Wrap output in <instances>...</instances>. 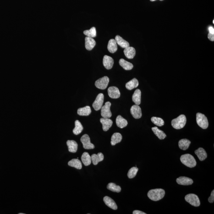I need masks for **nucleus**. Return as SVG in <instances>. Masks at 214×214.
Instances as JSON below:
<instances>
[{"mask_svg": "<svg viewBox=\"0 0 214 214\" xmlns=\"http://www.w3.org/2000/svg\"><path fill=\"white\" fill-rule=\"evenodd\" d=\"M165 195V190L161 188L151 189L148 193V197L154 201H157L161 200L163 198Z\"/></svg>", "mask_w": 214, "mask_h": 214, "instance_id": "f257e3e1", "label": "nucleus"}, {"mask_svg": "<svg viewBox=\"0 0 214 214\" xmlns=\"http://www.w3.org/2000/svg\"><path fill=\"white\" fill-rule=\"evenodd\" d=\"M133 214H146L145 213L139 211V210H135V211H133Z\"/></svg>", "mask_w": 214, "mask_h": 214, "instance_id": "ea45409f", "label": "nucleus"}, {"mask_svg": "<svg viewBox=\"0 0 214 214\" xmlns=\"http://www.w3.org/2000/svg\"><path fill=\"white\" fill-rule=\"evenodd\" d=\"M68 166L71 167H75L78 169H81L82 168V165L81 161L77 159H73L69 161L68 163Z\"/></svg>", "mask_w": 214, "mask_h": 214, "instance_id": "a878e982", "label": "nucleus"}, {"mask_svg": "<svg viewBox=\"0 0 214 214\" xmlns=\"http://www.w3.org/2000/svg\"><path fill=\"white\" fill-rule=\"evenodd\" d=\"M109 96L111 98L117 99L120 96L121 94L119 89L117 87L112 86L110 87L107 90Z\"/></svg>", "mask_w": 214, "mask_h": 214, "instance_id": "9b49d317", "label": "nucleus"}, {"mask_svg": "<svg viewBox=\"0 0 214 214\" xmlns=\"http://www.w3.org/2000/svg\"><path fill=\"white\" fill-rule=\"evenodd\" d=\"M107 49L110 53H114L117 50V44L114 39H111L109 41Z\"/></svg>", "mask_w": 214, "mask_h": 214, "instance_id": "5701e85b", "label": "nucleus"}, {"mask_svg": "<svg viewBox=\"0 0 214 214\" xmlns=\"http://www.w3.org/2000/svg\"><path fill=\"white\" fill-rule=\"evenodd\" d=\"M185 200L190 205L194 207H199L200 205V201L198 197L195 194H188L186 195Z\"/></svg>", "mask_w": 214, "mask_h": 214, "instance_id": "39448f33", "label": "nucleus"}, {"mask_svg": "<svg viewBox=\"0 0 214 214\" xmlns=\"http://www.w3.org/2000/svg\"><path fill=\"white\" fill-rule=\"evenodd\" d=\"M100 122L102 125L103 130L104 131L108 130L113 124V121L109 118L103 117L100 119Z\"/></svg>", "mask_w": 214, "mask_h": 214, "instance_id": "ddd939ff", "label": "nucleus"}, {"mask_svg": "<svg viewBox=\"0 0 214 214\" xmlns=\"http://www.w3.org/2000/svg\"><path fill=\"white\" fill-rule=\"evenodd\" d=\"M151 121L154 124L159 127L163 126L165 123L163 120L160 117H151Z\"/></svg>", "mask_w": 214, "mask_h": 214, "instance_id": "f704fd0d", "label": "nucleus"}, {"mask_svg": "<svg viewBox=\"0 0 214 214\" xmlns=\"http://www.w3.org/2000/svg\"><path fill=\"white\" fill-rule=\"evenodd\" d=\"M104 202L108 207L113 210H117V206L114 200L108 196H105L103 199Z\"/></svg>", "mask_w": 214, "mask_h": 214, "instance_id": "dca6fc26", "label": "nucleus"}, {"mask_svg": "<svg viewBox=\"0 0 214 214\" xmlns=\"http://www.w3.org/2000/svg\"><path fill=\"white\" fill-rule=\"evenodd\" d=\"M191 142L187 139H183L178 142V145L180 148L182 150H186L189 147Z\"/></svg>", "mask_w": 214, "mask_h": 214, "instance_id": "c756f323", "label": "nucleus"}, {"mask_svg": "<svg viewBox=\"0 0 214 214\" xmlns=\"http://www.w3.org/2000/svg\"><path fill=\"white\" fill-rule=\"evenodd\" d=\"M107 188L109 190L115 192L119 193L121 191V188L119 186L116 185L113 183H110L107 186Z\"/></svg>", "mask_w": 214, "mask_h": 214, "instance_id": "72a5a7b5", "label": "nucleus"}, {"mask_svg": "<svg viewBox=\"0 0 214 214\" xmlns=\"http://www.w3.org/2000/svg\"><path fill=\"white\" fill-rule=\"evenodd\" d=\"M81 158L83 163L85 166H89L91 163V157L88 153L84 152L82 155Z\"/></svg>", "mask_w": 214, "mask_h": 214, "instance_id": "2f4dec72", "label": "nucleus"}, {"mask_svg": "<svg viewBox=\"0 0 214 214\" xmlns=\"http://www.w3.org/2000/svg\"><path fill=\"white\" fill-rule=\"evenodd\" d=\"M122 136L120 133H114L111 138V144L112 145H115L116 144L122 141Z\"/></svg>", "mask_w": 214, "mask_h": 214, "instance_id": "b1692460", "label": "nucleus"}, {"mask_svg": "<svg viewBox=\"0 0 214 214\" xmlns=\"http://www.w3.org/2000/svg\"><path fill=\"white\" fill-rule=\"evenodd\" d=\"M84 129L81 123L79 120H76L75 122V128L73 129V134L75 135H78L82 132Z\"/></svg>", "mask_w": 214, "mask_h": 214, "instance_id": "473e14b6", "label": "nucleus"}, {"mask_svg": "<svg viewBox=\"0 0 214 214\" xmlns=\"http://www.w3.org/2000/svg\"><path fill=\"white\" fill-rule=\"evenodd\" d=\"M91 113V108L89 106H86L85 107L79 108L78 110V114L80 116H88Z\"/></svg>", "mask_w": 214, "mask_h": 214, "instance_id": "cd10ccee", "label": "nucleus"}, {"mask_svg": "<svg viewBox=\"0 0 214 214\" xmlns=\"http://www.w3.org/2000/svg\"><path fill=\"white\" fill-rule=\"evenodd\" d=\"M208 38L209 40H210V41H214V34H211V33H209L208 35Z\"/></svg>", "mask_w": 214, "mask_h": 214, "instance_id": "58836bf2", "label": "nucleus"}, {"mask_svg": "<svg viewBox=\"0 0 214 214\" xmlns=\"http://www.w3.org/2000/svg\"><path fill=\"white\" fill-rule=\"evenodd\" d=\"M213 23L214 24V20H213Z\"/></svg>", "mask_w": 214, "mask_h": 214, "instance_id": "c03bdc74", "label": "nucleus"}, {"mask_svg": "<svg viewBox=\"0 0 214 214\" xmlns=\"http://www.w3.org/2000/svg\"><path fill=\"white\" fill-rule=\"evenodd\" d=\"M116 123L117 127L121 128H125L128 125V122L127 120L123 118L120 115L117 117Z\"/></svg>", "mask_w": 214, "mask_h": 214, "instance_id": "6ab92c4d", "label": "nucleus"}, {"mask_svg": "<svg viewBox=\"0 0 214 214\" xmlns=\"http://www.w3.org/2000/svg\"><path fill=\"white\" fill-rule=\"evenodd\" d=\"M186 123V118L184 115H181L171 122V125L176 129H180L184 128Z\"/></svg>", "mask_w": 214, "mask_h": 214, "instance_id": "7ed1b4c3", "label": "nucleus"}, {"mask_svg": "<svg viewBox=\"0 0 214 214\" xmlns=\"http://www.w3.org/2000/svg\"><path fill=\"white\" fill-rule=\"evenodd\" d=\"M111 103L110 101H107L101 108V115L103 118H109L112 116L110 111Z\"/></svg>", "mask_w": 214, "mask_h": 214, "instance_id": "423d86ee", "label": "nucleus"}, {"mask_svg": "<svg viewBox=\"0 0 214 214\" xmlns=\"http://www.w3.org/2000/svg\"><path fill=\"white\" fill-rule=\"evenodd\" d=\"M160 1H163V0H160Z\"/></svg>", "mask_w": 214, "mask_h": 214, "instance_id": "a18cd8bd", "label": "nucleus"}, {"mask_svg": "<svg viewBox=\"0 0 214 214\" xmlns=\"http://www.w3.org/2000/svg\"><path fill=\"white\" fill-rule=\"evenodd\" d=\"M91 160L93 165H97L99 162L102 161L104 159V156L101 152L98 153V154H93L91 156Z\"/></svg>", "mask_w": 214, "mask_h": 214, "instance_id": "412c9836", "label": "nucleus"}, {"mask_svg": "<svg viewBox=\"0 0 214 214\" xmlns=\"http://www.w3.org/2000/svg\"><path fill=\"white\" fill-rule=\"evenodd\" d=\"M103 63L105 68L107 69H112L114 64V60L112 57L107 55L104 56Z\"/></svg>", "mask_w": 214, "mask_h": 214, "instance_id": "f8f14e48", "label": "nucleus"}, {"mask_svg": "<svg viewBox=\"0 0 214 214\" xmlns=\"http://www.w3.org/2000/svg\"><path fill=\"white\" fill-rule=\"evenodd\" d=\"M84 33L85 35L89 37H95L96 36V28L92 27L89 30H85L84 31Z\"/></svg>", "mask_w": 214, "mask_h": 214, "instance_id": "c9c22d12", "label": "nucleus"}, {"mask_svg": "<svg viewBox=\"0 0 214 214\" xmlns=\"http://www.w3.org/2000/svg\"><path fill=\"white\" fill-rule=\"evenodd\" d=\"M209 31L210 33L211 34H214V29L212 26H210L209 28Z\"/></svg>", "mask_w": 214, "mask_h": 214, "instance_id": "a19ab883", "label": "nucleus"}, {"mask_svg": "<svg viewBox=\"0 0 214 214\" xmlns=\"http://www.w3.org/2000/svg\"><path fill=\"white\" fill-rule=\"evenodd\" d=\"M176 181L178 184L184 186L192 185L193 183V180L191 178L185 177H181L177 178Z\"/></svg>", "mask_w": 214, "mask_h": 214, "instance_id": "4468645a", "label": "nucleus"}, {"mask_svg": "<svg viewBox=\"0 0 214 214\" xmlns=\"http://www.w3.org/2000/svg\"><path fill=\"white\" fill-rule=\"evenodd\" d=\"M181 162L183 164L189 168H193L196 166V161L192 155L186 154L181 156Z\"/></svg>", "mask_w": 214, "mask_h": 214, "instance_id": "f03ea898", "label": "nucleus"}, {"mask_svg": "<svg viewBox=\"0 0 214 214\" xmlns=\"http://www.w3.org/2000/svg\"><path fill=\"white\" fill-rule=\"evenodd\" d=\"M130 113L134 118L139 119L142 116L141 109L139 105H134L130 108Z\"/></svg>", "mask_w": 214, "mask_h": 214, "instance_id": "9d476101", "label": "nucleus"}, {"mask_svg": "<svg viewBox=\"0 0 214 214\" xmlns=\"http://www.w3.org/2000/svg\"><path fill=\"white\" fill-rule=\"evenodd\" d=\"M141 91L140 89H137L132 96V100L136 105H139L141 104Z\"/></svg>", "mask_w": 214, "mask_h": 214, "instance_id": "a211bd4d", "label": "nucleus"}, {"mask_svg": "<svg viewBox=\"0 0 214 214\" xmlns=\"http://www.w3.org/2000/svg\"><path fill=\"white\" fill-rule=\"evenodd\" d=\"M195 153L201 161H204L207 157V154L203 148H199L198 150H195Z\"/></svg>", "mask_w": 214, "mask_h": 214, "instance_id": "aec40b11", "label": "nucleus"}, {"mask_svg": "<svg viewBox=\"0 0 214 214\" xmlns=\"http://www.w3.org/2000/svg\"><path fill=\"white\" fill-rule=\"evenodd\" d=\"M109 83V78L107 76H104L100 78L95 82V86L99 89L104 90L107 87Z\"/></svg>", "mask_w": 214, "mask_h": 214, "instance_id": "0eeeda50", "label": "nucleus"}, {"mask_svg": "<svg viewBox=\"0 0 214 214\" xmlns=\"http://www.w3.org/2000/svg\"><path fill=\"white\" fill-rule=\"evenodd\" d=\"M85 48L88 51H91L96 45V43L92 38L86 37L85 39Z\"/></svg>", "mask_w": 214, "mask_h": 214, "instance_id": "2eb2a0df", "label": "nucleus"}, {"mask_svg": "<svg viewBox=\"0 0 214 214\" xmlns=\"http://www.w3.org/2000/svg\"><path fill=\"white\" fill-rule=\"evenodd\" d=\"M150 1L153 2V1H156V0H150Z\"/></svg>", "mask_w": 214, "mask_h": 214, "instance_id": "79ce46f5", "label": "nucleus"}, {"mask_svg": "<svg viewBox=\"0 0 214 214\" xmlns=\"http://www.w3.org/2000/svg\"><path fill=\"white\" fill-rule=\"evenodd\" d=\"M208 201L210 203H213L214 201V190L211 192V195L208 198Z\"/></svg>", "mask_w": 214, "mask_h": 214, "instance_id": "4c0bfd02", "label": "nucleus"}, {"mask_svg": "<svg viewBox=\"0 0 214 214\" xmlns=\"http://www.w3.org/2000/svg\"><path fill=\"white\" fill-rule=\"evenodd\" d=\"M67 145L68 148V150L69 152L75 153L77 152L78 148V144L74 140H68Z\"/></svg>", "mask_w": 214, "mask_h": 214, "instance_id": "4be33fe9", "label": "nucleus"}, {"mask_svg": "<svg viewBox=\"0 0 214 214\" xmlns=\"http://www.w3.org/2000/svg\"><path fill=\"white\" fill-rule=\"evenodd\" d=\"M19 214H24V213H19Z\"/></svg>", "mask_w": 214, "mask_h": 214, "instance_id": "37998d69", "label": "nucleus"}, {"mask_svg": "<svg viewBox=\"0 0 214 214\" xmlns=\"http://www.w3.org/2000/svg\"><path fill=\"white\" fill-rule=\"evenodd\" d=\"M115 40H116L117 44H118L122 48H126L129 46V43L128 41H125L123 38H122L119 35H117L116 37Z\"/></svg>", "mask_w": 214, "mask_h": 214, "instance_id": "393cba45", "label": "nucleus"}, {"mask_svg": "<svg viewBox=\"0 0 214 214\" xmlns=\"http://www.w3.org/2000/svg\"><path fill=\"white\" fill-rule=\"evenodd\" d=\"M139 171V169L137 167H133L128 171V178H133L136 176L137 173Z\"/></svg>", "mask_w": 214, "mask_h": 214, "instance_id": "e433bc0d", "label": "nucleus"}, {"mask_svg": "<svg viewBox=\"0 0 214 214\" xmlns=\"http://www.w3.org/2000/svg\"><path fill=\"white\" fill-rule=\"evenodd\" d=\"M196 122L199 126L203 129H206L209 126V122L207 117L202 113H197Z\"/></svg>", "mask_w": 214, "mask_h": 214, "instance_id": "20e7f679", "label": "nucleus"}, {"mask_svg": "<svg viewBox=\"0 0 214 214\" xmlns=\"http://www.w3.org/2000/svg\"><path fill=\"white\" fill-rule=\"evenodd\" d=\"M124 53L126 57L128 59H133L135 57L136 51L135 48L133 47H128L125 48Z\"/></svg>", "mask_w": 214, "mask_h": 214, "instance_id": "f3484780", "label": "nucleus"}, {"mask_svg": "<svg viewBox=\"0 0 214 214\" xmlns=\"http://www.w3.org/2000/svg\"><path fill=\"white\" fill-rule=\"evenodd\" d=\"M119 63L120 65L126 70H131L133 68V65L132 63L126 61L123 59H121L119 60Z\"/></svg>", "mask_w": 214, "mask_h": 214, "instance_id": "bb28decb", "label": "nucleus"}, {"mask_svg": "<svg viewBox=\"0 0 214 214\" xmlns=\"http://www.w3.org/2000/svg\"><path fill=\"white\" fill-rule=\"evenodd\" d=\"M139 85L138 80L136 78H134L126 84L125 86L128 90H131L132 89L137 87Z\"/></svg>", "mask_w": 214, "mask_h": 214, "instance_id": "c85d7f7f", "label": "nucleus"}, {"mask_svg": "<svg viewBox=\"0 0 214 214\" xmlns=\"http://www.w3.org/2000/svg\"><path fill=\"white\" fill-rule=\"evenodd\" d=\"M151 129H152L155 135H156L160 140H163V139H165V138L166 137V136H167V135L164 133V132L162 130H160L157 127H154V128H151Z\"/></svg>", "mask_w": 214, "mask_h": 214, "instance_id": "7c9ffc66", "label": "nucleus"}, {"mask_svg": "<svg viewBox=\"0 0 214 214\" xmlns=\"http://www.w3.org/2000/svg\"><path fill=\"white\" fill-rule=\"evenodd\" d=\"M104 101V95L102 93L98 94L92 104V107L96 111L101 109Z\"/></svg>", "mask_w": 214, "mask_h": 214, "instance_id": "1a4fd4ad", "label": "nucleus"}, {"mask_svg": "<svg viewBox=\"0 0 214 214\" xmlns=\"http://www.w3.org/2000/svg\"><path fill=\"white\" fill-rule=\"evenodd\" d=\"M81 141L83 144L84 148L87 150L95 148V145L90 142V138L88 134L83 135L81 139Z\"/></svg>", "mask_w": 214, "mask_h": 214, "instance_id": "6e6552de", "label": "nucleus"}]
</instances>
